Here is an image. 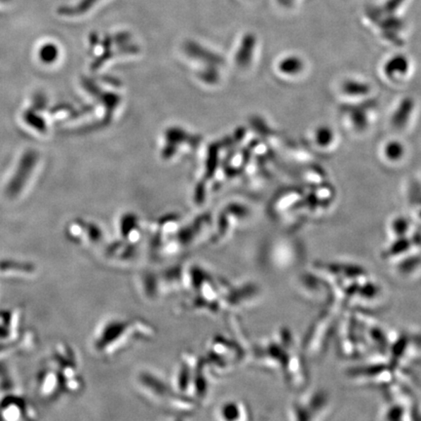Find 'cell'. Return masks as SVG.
I'll use <instances>...</instances> for the list:
<instances>
[{
	"label": "cell",
	"instance_id": "cell-8",
	"mask_svg": "<svg viewBox=\"0 0 421 421\" xmlns=\"http://www.w3.org/2000/svg\"><path fill=\"white\" fill-rule=\"evenodd\" d=\"M58 57L59 49L57 45L52 42L45 43L38 50V58L45 65H51L54 61H57Z\"/></svg>",
	"mask_w": 421,
	"mask_h": 421
},
{
	"label": "cell",
	"instance_id": "cell-10",
	"mask_svg": "<svg viewBox=\"0 0 421 421\" xmlns=\"http://www.w3.org/2000/svg\"><path fill=\"white\" fill-rule=\"evenodd\" d=\"M350 119L357 130H364L368 124V118L361 110H354L352 114H350Z\"/></svg>",
	"mask_w": 421,
	"mask_h": 421
},
{
	"label": "cell",
	"instance_id": "cell-4",
	"mask_svg": "<svg viewBox=\"0 0 421 421\" xmlns=\"http://www.w3.org/2000/svg\"><path fill=\"white\" fill-rule=\"evenodd\" d=\"M280 73L289 76H297L304 69V61L299 56H287L280 61L278 65Z\"/></svg>",
	"mask_w": 421,
	"mask_h": 421
},
{
	"label": "cell",
	"instance_id": "cell-1",
	"mask_svg": "<svg viewBox=\"0 0 421 421\" xmlns=\"http://www.w3.org/2000/svg\"><path fill=\"white\" fill-rule=\"evenodd\" d=\"M38 159H40V156H38L37 151L35 150H28L22 154L16 170L5 187V194L8 198H16L20 192L24 191L30 177L37 168Z\"/></svg>",
	"mask_w": 421,
	"mask_h": 421
},
{
	"label": "cell",
	"instance_id": "cell-2",
	"mask_svg": "<svg viewBox=\"0 0 421 421\" xmlns=\"http://www.w3.org/2000/svg\"><path fill=\"white\" fill-rule=\"evenodd\" d=\"M415 101L410 97H404L392 115L391 124L395 129H404L412 117Z\"/></svg>",
	"mask_w": 421,
	"mask_h": 421
},
{
	"label": "cell",
	"instance_id": "cell-11",
	"mask_svg": "<svg viewBox=\"0 0 421 421\" xmlns=\"http://www.w3.org/2000/svg\"><path fill=\"white\" fill-rule=\"evenodd\" d=\"M45 105V99L43 97V95L37 94V96L35 97L33 99V107L32 109L35 110H40L42 109L43 107Z\"/></svg>",
	"mask_w": 421,
	"mask_h": 421
},
{
	"label": "cell",
	"instance_id": "cell-9",
	"mask_svg": "<svg viewBox=\"0 0 421 421\" xmlns=\"http://www.w3.org/2000/svg\"><path fill=\"white\" fill-rule=\"evenodd\" d=\"M405 153V146L398 141H390L384 146L385 158L391 162L401 160Z\"/></svg>",
	"mask_w": 421,
	"mask_h": 421
},
{
	"label": "cell",
	"instance_id": "cell-5",
	"mask_svg": "<svg viewBox=\"0 0 421 421\" xmlns=\"http://www.w3.org/2000/svg\"><path fill=\"white\" fill-rule=\"evenodd\" d=\"M341 89H343V93L350 97L367 96L371 92V86L369 84L362 81H353V79H349V81L343 82Z\"/></svg>",
	"mask_w": 421,
	"mask_h": 421
},
{
	"label": "cell",
	"instance_id": "cell-3",
	"mask_svg": "<svg viewBox=\"0 0 421 421\" xmlns=\"http://www.w3.org/2000/svg\"><path fill=\"white\" fill-rule=\"evenodd\" d=\"M409 59L405 57V55H402V54L393 56L384 65L385 76L389 77V79H392V81L407 76V73H409Z\"/></svg>",
	"mask_w": 421,
	"mask_h": 421
},
{
	"label": "cell",
	"instance_id": "cell-12",
	"mask_svg": "<svg viewBox=\"0 0 421 421\" xmlns=\"http://www.w3.org/2000/svg\"><path fill=\"white\" fill-rule=\"evenodd\" d=\"M8 1V0H0V2H6Z\"/></svg>",
	"mask_w": 421,
	"mask_h": 421
},
{
	"label": "cell",
	"instance_id": "cell-6",
	"mask_svg": "<svg viewBox=\"0 0 421 421\" xmlns=\"http://www.w3.org/2000/svg\"><path fill=\"white\" fill-rule=\"evenodd\" d=\"M23 119L27 123L32 129L38 131V132L45 133L47 129L45 120L43 119L41 115L38 114L37 110L35 109H29L25 110L23 114Z\"/></svg>",
	"mask_w": 421,
	"mask_h": 421
},
{
	"label": "cell",
	"instance_id": "cell-7",
	"mask_svg": "<svg viewBox=\"0 0 421 421\" xmlns=\"http://www.w3.org/2000/svg\"><path fill=\"white\" fill-rule=\"evenodd\" d=\"M315 142L321 148H328L335 140V132L330 126H319L315 131Z\"/></svg>",
	"mask_w": 421,
	"mask_h": 421
}]
</instances>
